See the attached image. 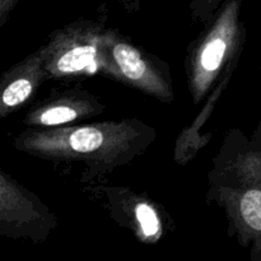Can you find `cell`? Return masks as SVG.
<instances>
[{
    "mask_svg": "<svg viewBox=\"0 0 261 261\" xmlns=\"http://www.w3.org/2000/svg\"><path fill=\"white\" fill-rule=\"evenodd\" d=\"M157 139L153 126L137 117L60 127H28L13 140L20 153L55 163L84 166L82 181L103 178L144 154Z\"/></svg>",
    "mask_w": 261,
    "mask_h": 261,
    "instance_id": "obj_1",
    "label": "cell"
},
{
    "mask_svg": "<svg viewBox=\"0 0 261 261\" xmlns=\"http://www.w3.org/2000/svg\"><path fill=\"white\" fill-rule=\"evenodd\" d=\"M206 180V201L223 211L228 236L261 261V120L250 135L227 132Z\"/></svg>",
    "mask_w": 261,
    "mask_h": 261,
    "instance_id": "obj_2",
    "label": "cell"
},
{
    "mask_svg": "<svg viewBox=\"0 0 261 261\" xmlns=\"http://www.w3.org/2000/svg\"><path fill=\"white\" fill-rule=\"evenodd\" d=\"M242 3L244 0H224L189 45L185 74L194 105L203 102L228 71L237 69L246 43Z\"/></svg>",
    "mask_w": 261,
    "mask_h": 261,
    "instance_id": "obj_3",
    "label": "cell"
},
{
    "mask_svg": "<svg viewBox=\"0 0 261 261\" xmlns=\"http://www.w3.org/2000/svg\"><path fill=\"white\" fill-rule=\"evenodd\" d=\"M106 15L79 18L48 36L40 46L47 81L73 82L101 75Z\"/></svg>",
    "mask_w": 261,
    "mask_h": 261,
    "instance_id": "obj_4",
    "label": "cell"
},
{
    "mask_svg": "<svg viewBox=\"0 0 261 261\" xmlns=\"http://www.w3.org/2000/svg\"><path fill=\"white\" fill-rule=\"evenodd\" d=\"M101 75L125 84L163 103L175 99V86L168 64L135 45L116 28L105 35Z\"/></svg>",
    "mask_w": 261,
    "mask_h": 261,
    "instance_id": "obj_5",
    "label": "cell"
},
{
    "mask_svg": "<svg viewBox=\"0 0 261 261\" xmlns=\"http://www.w3.org/2000/svg\"><path fill=\"white\" fill-rule=\"evenodd\" d=\"M58 227L55 213L12 175L0 170V234L42 244Z\"/></svg>",
    "mask_w": 261,
    "mask_h": 261,
    "instance_id": "obj_6",
    "label": "cell"
},
{
    "mask_svg": "<svg viewBox=\"0 0 261 261\" xmlns=\"http://www.w3.org/2000/svg\"><path fill=\"white\" fill-rule=\"evenodd\" d=\"M93 190L105 196L111 218L129 229L138 241L155 245L166 236L171 222L161 206L147 195L116 186H97Z\"/></svg>",
    "mask_w": 261,
    "mask_h": 261,
    "instance_id": "obj_7",
    "label": "cell"
},
{
    "mask_svg": "<svg viewBox=\"0 0 261 261\" xmlns=\"http://www.w3.org/2000/svg\"><path fill=\"white\" fill-rule=\"evenodd\" d=\"M105 110L106 105L87 89H58L33 105L25 114L23 124L37 129L69 126L98 116Z\"/></svg>",
    "mask_w": 261,
    "mask_h": 261,
    "instance_id": "obj_8",
    "label": "cell"
},
{
    "mask_svg": "<svg viewBox=\"0 0 261 261\" xmlns=\"http://www.w3.org/2000/svg\"><path fill=\"white\" fill-rule=\"evenodd\" d=\"M46 81L43 54L38 47L3 73L0 78V117L7 119L19 110Z\"/></svg>",
    "mask_w": 261,
    "mask_h": 261,
    "instance_id": "obj_9",
    "label": "cell"
},
{
    "mask_svg": "<svg viewBox=\"0 0 261 261\" xmlns=\"http://www.w3.org/2000/svg\"><path fill=\"white\" fill-rule=\"evenodd\" d=\"M234 71L236 70L228 71L226 76L217 84L216 88L205 98L203 109L196 115L194 121L184 127L178 134L175 149H173V160L177 165L186 166L188 163H190L198 155V153L212 140V133H203V129L208 120H211L212 115L214 114V110H216L219 99L226 92Z\"/></svg>",
    "mask_w": 261,
    "mask_h": 261,
    "instance_id": "obj_10",
    "label": "cell"
},
{
    "mask_svg": "<svg viewBox=\"0 0 261 261\" xmlns=\"http://www.w3.org/2000/svg\"><path fill=\"white\" fill-rule=\"evenodd\" d=\"M224 0H191L189 4L193 22L205 24L212 19Z\"/></svg>",
    "mask_w": 261,
    "mask_h": 261,
    "instance_id": "obj_11",
    "label": "cell"
},
{
    "mask_svg": "<svg viewBox=\"0 0 261 261\" xmlns=\"http://www.w3.org/2000/svg\"><path fill=\"white\" fill-rule=\"evenodd\" d=\"M19 0H0V28L4 27Z\"/></svg>",
    "mask_w": 261,
    "mask_h": 261,
    "instance_id": "obj_12",
    "label": "cell"
},
{
    "mask_svg": "<svg viewBox=\"0 0 261 261\" xmlns=\"http://www.w3.org/2000/svg\"><path fill=\"white\" fill-rule=\"evenodd\" d=\"M111 2L115 3V4L120 5L125 12L134 13L140 9L142 3L144 2V0H111Z\"/></svg>",
    "mask_w": 261,
    "mask_h": 261,
    "instance_id": "obj_13",
    "label": "cell"
},
{
    "mask_svg": "<svg viewBox=\"0 0 261 261\" xmlns=\"http://www.w3.org/2000/svg\"><path fill=\"white\" fill-rule=\"evenodd\" d=\"M260 61H261V59H260Z\"/></svg>",
    "mask_w": 261,
    "mask_h": 261,
    "instance_id": "obj_14",
    "label": "cell"
}]
</instances>
